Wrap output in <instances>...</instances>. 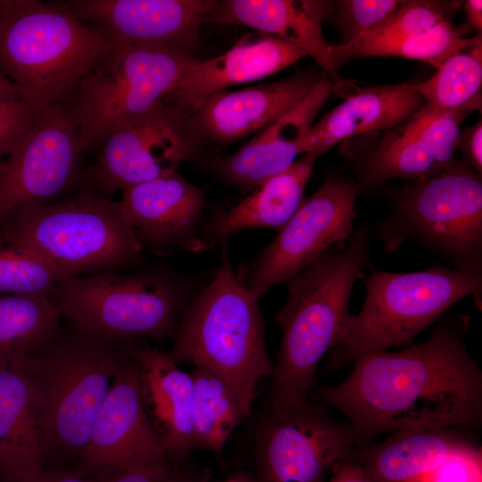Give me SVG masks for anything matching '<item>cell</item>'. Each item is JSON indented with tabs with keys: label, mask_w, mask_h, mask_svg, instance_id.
I'll return each instance as SVG.
<instances>
[{
	"label": "cell",
	"mask_w": 482,
	"mask_h": 482,
	"mask_svg": "<svg viewBox=\"0 0 482 482\" xmlns=\"http://www.w3.org/2000/svg\"><path fill=\"white\" fill-rule=\"evenodd\" d=\"M320 156L318 153H306L230 210L219 211L206 223L204 233L215 240H224L245 229L270 228L279 231L302 204L304 188Z\"/></svg>",
	"instance_id": "484cf974"
},
{
	"label": "cell",
	"mask_w": 482,
	"mask_h": 482,
	"mask_svg": "<svg viewBox=\"0 0 482 482\" xmlns=\"http://www.w3.org/2000/svg\"><path fill=\"white\" fill-rule=\"evenodd\" d=\"M357 448L350 424L306 398L269 407L255 440L258 482H324L325 474Z\"/></svg>",
	"instance_id": "4fadbf2b"
},
{
	"label": "cell",
	"mask_w": 482,
	"mask_h": 482,
	"mask_svg": "<svg viewBox=\"0 0 482 482\" xmlns=\"http://www.w3.org/2000/svg\"><path fill=\"white\" fill-rule=\"evenodd\" d=\"M187 289L165 270L126 275L108 270L60 281L50 299L62 317L115 342L164 339L177 333Z\"/></svg>",
	"instance_id": "9c48e42d"
},
{
	"label": "cell",
	"mask_w": 482,
	"mask_h": 482,
	"mask_svg": "<svg viewBox=\"0 0 482 482\" xmlns=\"http://www.w3.org/2000/svg\"><path fill=\"white\" fill-rule=\"evenodd\" d=\"M84 152L71 103L39 109L0 158V223L70 189Z\"/></svg>",
	"instance_id": "7c38bea8"
},
{
	"label": "cell",
	"mask_w": 482,
	"mask_h": 482,
	"mask_svg": "<svg viewBox=\"0 0 482 482\" xmlns=\"http://www.w3.org/2000/svg\"><path fill=\"white\" fill-rule=\"evenodd\" d=\"M357 194L353 181L328 178L257 258L245 285L261 297L302 272L332 245L347 243L353 235Z\"/></svg>",
	"instance_id": "5bb4252c"
},
{
	"label": "cell",
	"mask_w": 482,
	"mask_h": 482,
	"mask_svg": "<svg viewBox=\"0 0 482 482\" xmlns=\"http://www.w3.org/2000/svg\"><path fill=\"white\" fill-rule=\"evenodd\" d=\"M331 472L332 476L327 482H371L356 459L355 453L352 457L336 465Z\"/></svg>",
	"instance_id": "f35d334b"
},
{
	"label": "cell",
	"mask_w": 482,
	"mask_h": 482,
	"mask_svg": "<svg viewBox=\"0 0 482 482\" xmlns=\"http://www.w3.org/2000/svg\"><path fill=\"white\" fill-rule=\"evenodd\" d=\"M120 204L143 246L160 251L206 247L199 237L205 229V193L178 172L124 189Z\"/></svg>",
	"instance_id": "ac0fdd59"
},
{
	"label": "cell",
	"mask_w": 482,
	"mask_h": 482,
	"mask_svg": "<svg viewBox=\"0 0 482 482\" xmlns=\"http://www.w3.org/2000/svg\"><path fill=\"white\" fill-rule=\"evenodd\" d=\"M320 79L313 73L299 74L241 90H220L184 105L190 108L187 112L204 137L229 144L278 120L300 104Z\"/></svg>",
	"instance_id": "d6986e66"
},
{
	"label": "cell",
	"mask_w": 482,
	"mask_h": 482,
	"mask_svg": "<svg viewBox=\"0 0 482 482\" xmlns=\"http://www.w3.org/2000/svg\"><path fill=\"white\" fill-rule=\"evenodd\" d=\"M422 482H482V450L470 439L434 467Z\"/></svg>",
	"instance_id": "e575fe53"
},
{
	"label": "cell",
	"mask_w": 482,
	"mask_h": 482,
	"mask_svg": "<svg viewBox=\"0 0 482 482\" xmlns=\"http://www.w3.org/2000/svg\"><path fill=\"white\" fill-rule=\"evenodd\" d=\"M0 237L37 257L61 278L113 270L132 264L143 245L112 201L83 184L73 196L24 209L2 224Z\"/></svg>",
	"instance_id": "5b68a950"
},
{
	"label": "cell",
	"mask_w": 482,
	"mask_h": 482,
	"mask_svg": "<svg viewBox=\"0 0 482 482\" xmlns=\"http://www.w3.org/2000/svg\"><path fill=\"white\" fill-rule=\"evenodd\" d=\"M195 60L115 42L71 101L84 151L98 148L114 127L167 96Z\"/></svg>",
	"instance_id": "30bf717a"
},
{
	"label": "cell",
	"mask_w": 482,
	"mask_h": 482,
	"mask_svg": "<svg viewBox=\"0 0 482 482\" xmlns=\"http://www.w3.org/2000/svg\"><path fill=\"white\" fill-rule=\"evenodd\" d=\"M63 3L82 20L115 40L138 48L193 56L199 29L215 0H71Z\"/></svg>",
	"instance_id": "2e32d148"
},
{
	"label": "cell",
	"mask_w": 482,
	"mask_h": 482,
	"mask_svg": "<svg viewBox=\"0 0 482 482\" xmlns=\"http://www.w3.org/2000/svg\"><path fill=\"white\" fill-rule=\"evenodd\" d=\"M171 463L144 409L138 366L128 353L72 470L88 479Z\"/></svg>",
	"instance_id": "9a60e30c"
},
{
	"label": "cell",
	"mask_w": 482,
	"mask_h": 482,
	"mask_svg": "<svg viewBox=\"0 0 482 482\" xmlns=\"http://www.w3.org/2000/svg\"><path fill=\"white\" fill-rule=\"evenodd\" d=\"M191 375L195 448L220 453L235 428L250 414L253 403L212 370L195 368Z\"/></svg>",
	"instance_id": "83f0119b"
},
{
	"label": "cell",
	"mask_w": 482,
	"mask_h": 482,
	"mask_svg": "<svg viewBox=\"0 0 482 482\" xmlns=\"http://www.w3.org/2000/svg\"><path fill=\"white\" fill-rule=\"evenodd\" d=\"M358 315L350 314L340 339L328 352V368L337 370L362 354L404 347L460 300L471 295L482 304V276L438 263L413 272L370 269Z\"/></svg>",
	"instance_id": "52a82bcc"
},
{
	"label": "cell",
	"mask_w": 482,
	"mask_h": 482,
	"mask_svg": "<svg viewBox=\"0 0 482 482\" xmlns=\"http://www.w3.org/2000/svg\"><path fill=\"white\" fill-rule=\"evenodd\" d=\"M37 112L24 102L0 105V158L29 126Z\"/></svg>",
	"instance_id": "d590c367"
},
{
	"label": "cell",
	"mask_w": 482,
	"mask_h": 482,
	"mask_svg": "<svg viewBox=\"0 0 482 482\" xmlns=\"http://www.w3.org/2000/svg\"><path fill=\"white\" fill-rule=\"evenodd\" d=\"M468 440L461 429L401 430L383 442L356 448L355 457L371 482H422Z\"/></svg>",
	"instance_id": "4316f807"
},
{
	"label": "cell",
	"mask_w": 482,
	"mask_h": 482,
	"mask_svg": "<svg viewBox=\"0 0 482 482\" xmlns=\"http://www.w3.org/2000/svg\"><path fill=\"white\" fill-rule=\"evenodd\" d=\"M399 0H340L334 2L336 21L347 44L377 26L402 6Z\"/></svg>",
	"instance_id": "836d02e7"
},
{
	"label": "cell",
	"mask_w": 482,
	"mask_h": 482,
	"mask_svg": "<svg viewBox=\"0 0 482 482\" xmlns=\"http://www.w3.org/2000/svg\"><path fill=\"white\" fill-rule=\"evenodd\" d=\"M469 25L481 34L482 29V1L468 0L464 3Z\"/></svg>",
	"instance_id": "b9f144b4"
},
{
	"label": "cell",
	"mask_w": 482,
	"mask_h": 482,
	"mask_svg": "<svg viewBox=\"0 0 482 482\" xmlns=\"http://www.w3.org/2000/svg\"><path fill=\"white\" fill-rule=\"evenodd\" d=\"M333 2L321 0H223L204 23L243 25L277 37L312 57L335 82L341 78L322 21Z\"/></svg>",
	"instance_id": "44dd1931"
},
{
	"label": "cell",
	"mask_w": 482,
	"mask_h": 482,
	"mask_svg": "<svg viewBox=\"0 0 482 482\" xmlns=\"http://www.w3.org/2000/svg\"><path fill=\"white\" fill-rule=\"evenodd\" d=\"M469 325L465 314L447 315L424 342L362 354L346 378L319 390L317 400L347 418L357 448L388 432L478 428L482 370L464 343Z\"/></svg>",
	"instance_id": "6da1fadb"
},
{
	"label": "cell",
	"mask_w": 482,
	"mask_h": 482,
	"mask_svg": "<svg viewBox=\"0 0 482 482\" xmlns=\"http://www.w3.org/2000/svg\"><path fill=\"white\" fill-rule=\"evenodd\" d=\"M471 112L424 105L384 137L362 168L361 187L391 179L419 181L441 172L454 160L460 126Z\"/></svg>",
	"instance_id": "e0dca14e"
},
{
	"label": "cell",
	"mask_w": 482,
	"mask_h": 482,
	"mask_svg": "<svg viewBox=\"0 0 482 482\" xmlns=\"http://www.w3.org/2000/svg\"><path fill=\"white\" fill-rule=\"evenodd\" d=\"M195 479L170 463L135 467L104 478L89 480L90 482H193Z\"/></svg>",
	"instance_id": "8d00e7d4"
},
{
	"label": "cell",
	"mask_w": 482,
	"mask_h": 482,
	"mask_svg": "<svg viewBox=\"0 0 482 482\" xmlns=\"http://www.w3.org/2000/svg\"><path fill=\"white\" fill-rule=\"evenodd\" d=\"M459 5L456 2L404 1L388 18L352 42L390 39L429 29L450 21L451 12Z\"/></svg>",
	"instance_id": "d6a6232c"
},
{
	"label": "cell",
	"mask_w": 482,
	"mask_h": 482,
	"mask_svg": "<svg viewBox=\"0 0 482 482\" xmlns=\"http://www.w3.org/2000/svg\"><path fill=\"white\" fill-rule=\"evenodd\" d=\"M481 37L468 48L449 57L428 80L410 84L437 110L473 112L481 109L482 85Z\"/></svg>",
	"instance_id": "4dcf8cb0"
},
{
	"label": "cell",
	"mask_w": 482,
	"mask_h": 482,
	"mask_svg": "<svg viewBox=\"0 0 482 482\" xmlns=\"http://www.w3.org/2000/svg\"><path fill=\"white\" fill-rule=\"evenodd\" d=\"M138 366L139 390L146 415L171 461L195 448L194 381L169 355L158 349L128 346Z\"/></svg>",
	"instance_id": "7402d4cb"
},
{
	"label": "cell",
	"mask_w": 482,
	"mask_h": 482,
	"mask_svg": "<svg viewBox=\"0 0 482 482\" xmlns=\"http://www.w3.org/2000/svg\"><path fill=\"white\" fill-rule=\"evenodd\" d=\"M59 275L46 263L0 237V295L51 296Z\"/></svg>",
	"instance_id": "1f68e13d"
},
{
	"label": "cell",
	"mask_w": 482,
	"mask_h": 482,
	"mask_svg": "<svg viewBox=\"0 0 482 482\" xmlns=\"http://www.w3.org/2000/svg\"><path fill=\"white\" fill-rule=\"evenodd\" d=\"M332 90V83L321 77L300 104L237 152L207 160L209 168L219 179L243 191L256 188L284 171L303 153V142Z\"/></svg>",
	"instance_id": "ffe728a7"
},
{
	"label": "cell",
	"mask_w": 482,
	"mask_h": 482,
	"mask_svg": "<svg viewBox=\"0 0 482 482\" xmlns=\"http://www.w3.org/2000/svg\"><path fill=\"white\" fill-rule=\"evenodd\" d=\"M370 230L362 225L337 252L326 251L287 283L276 320L281 346L270 376V407L298 403L316 380L318 365L342 337L355 281L371 269Z\"/></svg>",
	"instance_id": "3957f363"
},
{
	"label": "cell",
	"mask_w": 482,
	"mask_h": 482,
	"mask_svg": "<svg viewBox=\"0 0 482 482\" xmlns=\"http://www.w3.org/2000/svg\"><path fill=\"white\" fill-rule=\"evenodd\" d=\"M128 346L70 323L19 362L33 395L44 469L76 464Z\"/></svg>",
	"instance_id": "7a4b0ae2"
},
{
	"label": "cell",
	"mask_w": 482,
	"mask_h": 482,
	"mask_svg": "<svg viewBox=\"0 0 482 482\" xmlns=\"http://www.w3.org/2000/svg\"><path fill=\"white\" fill-rule=\"evenodd\" d=\"M307 56L303 50L277 37L247 33L225 53L196 59L167 96L182 106L237 84L269 77Z\"/></svg>",
	"instance_id": "603a6c76"
},
{
	"label": "cell",
	"mask_w": 482,
	"mask_h": 482,
	"mask_svg": "<svg viewBox=\"0 0 482 482\" xmlns=\"http://www.w3.org/2000/svg\"><path fill=\"white\" fill-rule=\"evenodd\" d=\"M114 45L63 2L0 0V74L34 109L71 103L79 81Z\"/></svg>",
	"instance_id": "277c9868"
},
{
	"label": "cell",
	"mask_w": 482,
	"mask_h": 482,
	"mask_svg": "<svg viewBox=\"0 0 482 482\" xmlns=\"http://www.w3.org/2000/svg\"><path fill=\"white\" fill-rule=\"evenodd\" d=\"M44 469L31 387L19 362H0V482Z\"/></svg>",
	"instance_id": "d4e9b609"
},
{
	"label": "cell",
	"mask_w": 482,
	"mask_h": 482,
	"mask_svg": "<svg viewBox=\"0 0 482 482\" xmlns=\"http://www.w3.org/2000/svg\"><path fill=\"white\" fill-rule=\"evenodd\" d=\"M204 137L187 111L161 99L112 129L82 180L104 196L172 175L197 158Z\"/></svg>",
	"instance_id": "8fae6325"
},
{
	"label": "cell",
	"mask_w": 482,
	"mask_h": 482,
	"mask_svg": "<svg viewBox=\"0 0 482 482\" xmlns=\"http://www.w3.org/2000/svg\"><path fill=\"white\" fill-rule=\"evenodd\" d=\"M193 482H209L205 479H195ZM220 482H258L255 478H252L251 476L247 475L246 473L243 471H238L234 473L232 476H230L229 478L220 481Z\"/></svg>",
	"instance_id": "7bdbcfd3"
},
{
	"label": "cell",
	"mask_w": 482,
	"mask_h": 482,
	"mask_svg": "<svg viewBox=\"0 0 482 482\" xmlns=\"http://www.w3.org/2000/svg\"><path fill=\"white\" fill-rule=\"evenodd\" d=\"M11 482H90L72 470L42 469Z\"/></svg>",
	"instance_id": "ab89813d"
},
{
	"label": "cell",
	"mask_w": 482,
	"mask_h": 482,
	"mask_svg": "<svg viewBox=\"0 0 482 482\" xmlns=\"http://www.w3.org/2000/svg\"><path fill=\"white\" fill-rule=\"evenodd\" d=\"M424 98L410 84L359 88L312 124L303 152L320 155L337 143L374 130H390L416 113Z\"/></svg>",
	"instance_id": "cb8c5ba5"
},
{
	"label": "cell",
	"mask_w": 482,
	"mask_h": 482,
	"mask_svg": "<svg viewBox=\"0 0 482 482\" xmlns=\"http://www.w3.org/2000/svg\"><path fill=\"white\" fill-rule=\"evenodd\" d=\"M61 318L49 297L0 295V362H20L56 338Z\"/></svg>",
	"instance_id": "f1b7e54d"
},
{
	"label": "cell",
	"mask_w": 482,
	"mask_h": 482,
	"mask_svg": "<svg viewBox=\"0 0 482 482\" xmlns=\"http://www.w3.org/2000/svg\"><path fill=\"white\" fill-rule=\"evenodd\" d=\"M258 300L235 275L224 248L212 281L186 305L169 355L179 365L220 375L253 403L258 382L274 368Z\"/></svg>",
	"instance_id": "8992f818"
},
{
	"label": "cell",
	"mask_w": 482,
	"mask_h": 482,
	"mask_svg": "<svg viewBox=\"0 0 482 482\" xmlns=\"http://www.w3.org/2000/svg\"><path fill=\"white\" fill-rule=\"evenodd\" d=\"M377 232L386 251L407 239L446 259L452 269L482 276V180L465 161L406 185Z\"/></svg>",
	"instance_id": "ba28073f"
},
{
	"label": "cell",
	"mask_w": 482,
	"mask_h": 482,
	"mask_svg": "<svg viewBox=\"0 0 482 482\" xmlns=\"http://www.w3.org/2000/svg\"><path fill=\"white\" fill-rule=\"evenodd\" d=\"M17 102H23L19 87L0 74V105Z\"/></svg>",
	"instance_id": "60d3db41"
},
{
	"label": "cell",
	"mask_w": 482,
	"mask_h": 482,
	"mask_svg": "<svg viewBox=\"0 0 482 482\" xmlns=\"http://www.w3.org/2000/svg\"><path fill=\"white\" fill-rule=\"evenodd\" d=\"M461 30L450 21L427 30L403 37L370 42H350L333 45L332 54L337 67L356 57L399 56L424 61L438 69L453 54L475 44L481 34L461 37Z\"/></svg>",
	"instance_id": "f546056e"
},
{
	"label": "cell",
	"mask_w": 482,
	"mask_h": 482,
	"mask_svg": "<svg viewBox=\"0 0 482 482\" xmlns=\"http://www.w3.org/2000/svg\"><path fill=\"white\" fill-rule=\"evenodd\" d=\"M457 148L464 154L465 162L478 174L482 173V122L459 132Z\"/></svg>",
	"instance_id": "74e56055"
}]
</instances>
